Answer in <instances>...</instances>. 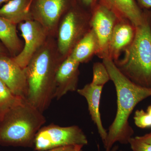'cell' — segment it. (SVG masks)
<instances>
[{
	"label": "cell",
	"mask_w": 151,
	"mask_h": 151,
	"mask_svg": "<svg viewBox=\"0 0 151 151\" xmlns=\"http://www.w3.org/2000/svg\"><path fill=\"white\" fill-rule=\"evenodd\" d=\"M137 137L138 139H140L141 140L151 144V133L146 134L143 135V136H137Z\"/></svg>",
	"instance_id": "obj_24"
},
{
	"label": "cell",
	"mask_w": 151,
	"mask_h": 151,
	"mask_svg": "<svg viewBox=\"0 0 151 151\" xmlns=\"http://www.w3.org/2000/svg\"><path fill=\"white\" fill-rule=\"evenodd\" d=\"M32 2V0L9 1L0 8V17L16 25L33 20L30 10Z\"/></svg>",
	"instance_id": "obj_14"
},
{
	"label": "cell",
	"mask_w": 151,
	"mask_h": 151,
	"mask_svg": "<svg viewBox=\"0 0 151 151\" xmlns=\"http://www.w3.org/2000/svg\"><path fill=\"white\" fill-rule=\"evenodd\" d=\"M16 25L0 17V40L12 57L19 54L23 48L18 36Z\"/></svg>",
	"instance_id": "obj_17"
},
{
	"label": "cell",
	"mask_w": 151,
	"mask_h": 151,
	"mask_svg": "<svg viewBox=\"0 0 151 151\" xmlns=\"http://www.w3.org/2000/svg\"><path fill=\"white\" fill-rule=\"evenodd\" d=\"M32 1H33V0H32Z\"/></svg>",
	"instance_id": "obj_29"
},
{
	"label": "cell",
	"mask_w": 151,
	"mask_h": 151,
	"mask_svg": "<svg viewBox=\"0 0 151 151\" xmlns=\"http://www.w3.org/2000/svg\"><path fill=\"white\" fill-rule=\"evenodd\" d=\"M135 34V27L132 25L124 22L116 24L111 36L109 53L117 55L122 50L129 48Z\"/></svg>",
	"instance_id": "obj_15"
},
{
	"label": "cell",
	"mask_w": 151,
	"mask_h": 151,
	"mask_svg": "<svg viewBox=\"0 0 151 151\" xmlns=\"http://www.w3.org/2000/svg\"><path fill=\"white\" fill-rule=\"evenodd\" d=\"M99 50V43L96 34L92 28L87 32L74 47L69 55L79 63L87 62Z\"/></svg>",
	"instance_id": "obj_16"
},
{
	"label": "cell",
	"mask_w": 151,
	"mask_h": 151,
	"mask_svg": "<svg viewBox=\"0 0 151 151\" xmlns=\"http://www.w3.org/2000/svg\"><path fill=\"white\" fill-rule=\"evenodd\" d=\"M88 144V140L77 126L62 127L50 124L42 127L36 135L34 148L36 151L48 150L65 146Z\"/></svg>",
	"instance_id": "obj_5"
},
{
	"label": "cell",
	"mask_w": 151,
	"mask_h": 151,
	"mask_svg": "<svg viewBox=\"0 0 151 151\" xmlns=\"http://www.w3.org/2000/svg\"><path fill=\"white\" fill-rule=\"evenodd\" d=\"M19 28L24 40V45L21 52L13 59L24 69L35 53L48 39V33L38 22L30 20L19 24Z\"/></svg>",
	"instance_id": "obj_8"
},
{
	"label": "cell",
	"mask_w": 151,
	"mask_h": 151,
	"mask_svg": "<svg viewBox=\"0 0 151 151\" xmlns=\"http://www.w3.org/2000/svg\"><path fill=\"white\" fill-rule=\"evenodd\" d=\"M46 122L43 113L23 98L0 119V145L34 148L36 135Z\"/></svg>",
	"instance_id": "obj_3"
},
{
	"label": "cell",
	"mask_w": 151,
	"mask_h": 151,
	"mask_svg": "<svg viewBox=\"0 0 151 151\" xmlns=\"http://www.w3.org/2000/svg\"><path fill=\"white\" fill-rule=\"evenodd\" d=\"M0 79L13 94L26 99L28 86L24 69L8 56H0Z\"/></svg>",
	"instance_id": "obj_10"
},
{
	"label": "cell",
	"mask_w": 151,
	"mask_h": 151,
	"mask_svg": "<svg viewBox=\"0 0 151 151\" xmlns=\"http://www.w3.org/2000/svg\"><path fill=\"white\" fill-rule=\"evenodd\" d=\"M23 99L13 94L0 79V119L11 108Z\"/></svg>",
	"instance_id": "obj_18"
},
{
	"label": "cell",
	"mask_w": 151,
	"mask_h": 151,
	"mask_svg": "<svg viewBox=\"0 0 151 151\" xmlns=\"http://www.w3.org/2000/svg\"><path fill=\"white\" fill-rule=\"evenodd\" d=\"M103 64L116 88L117 109L116 117L109 128L107 138L103 143L105 150L116 142L129 144L134 131L129 119L138 103L151 96V89L142 87L131 81L119 70L109 56L103 58Z\"/></svg>",
	"instance_id": "obj_1"
},
{
	"label": "cell",
	"mask_w": 151,
	"mask_h": 151,
	"mask_svg": "<svg viewBox=\"0 0 151 151\" xmlns=\"http://www.w3.org/2000/svg\"><path fill=\"white\" fill-rule=\"evenodd\" d=\"M8 1H9V0H0V5H1L3 3L6 2Z\"/></svg>",
	"instance_id": "obj_28"
},
{
	"label": "cell",
	"mask_w": 151,
	"mask_h": 151,
	"mask_svg": "<svg viewBox=\"0 0 151 151\" xmlns=\"http://www.w3.org/2000/svg\"><path fill=\"white\" fill-rule=\"evenodd\" d=\"M111 80L110 76L103 63L97 62L94 63L93 67V78L92 82L105 85Z\"/></svg>",
	"instance_id": "obj_19"
},
{
	"label": "cell",
	"mask_w": 151,
	"mask_h": 151,
	"mask_svg": "<svg viewBox=\"0 0 151 151\" xmlns=\"http://www.w3.org/2000/svg\"><path fill=\"white\" fill-rule=\"evenodd\" d=\"M71 2L72 0H33L30 10L33 19L40 23L50 35L56 30Z\"/></svg>",
	"instance_id": "obj_9"
},
{
	"label": "cell",
	"mask_w": 151,
	"mask_h": 151,
	"mask_svg": "<svg viewBox=\"0 0 151 151\" xmlns=\"http://www.w3.org/2000/svg\"><path fill=\"white\" fill-rule=\"evenodd\" d=\"M87 21L85 13L73 3L62 17L57 45L60 54L64 59L87 32Z\"/></svg>",
	"instance_id": "obj_6"
},
{
	"label": "cell",
	"mask_w": 151,
	"mask_h": 151,
	"mask_svg": "<svg viewBox=\"0 0 151 151\" xmlns=\"http://www.w3.org/2000/svg\"><path fill=\"white\" fill-rule=\"evenodd\" d=\"M105 151H122L119 148V146L117 145L113 146L109 150H105Z\"/></svg>",
	"instance_id": "obj_27"
},
{
	"label": "cell",
	"mask_w": 151,
	"mask_h": 151,
	"mask_svg": "<svg viewBox=\"0 0 151 151\" xmlns=\"http://www.w3.org/2000/svg\"><path fill=\"white\" fill-rule=\"evenodd\" d=\"M134 122L136 126L141 129L151 127V104L145 111L143 109L138 110L135 112Z\"/></svg>",
	"instance_id": "obj_20"
},
{
	"label": "cell",
	"mask_w": 151,
	"mask_h": 151,
	"mask_svg": "<svg viewBox=\"0 0 151 151\" xmlns=\"http://www.w3.org/2000/svg\"><path fill=\"white\" fill-rule=\"evenodd\" d=\"M81 3L85 6H91L94 4L96 0H80Z\"/></svg>",
	"instance_id": "obj_26"
},
{
	"label": "cell",
	"mask_w": 151,
	"mask_h": 151,
	"mask_svg": "<svg viewBox=\"0 0 151 151\" xmlns=\"http://www.w3.org/2000/svg\"><path fill=\"white\" fill-rule=\"evenodd\" d=\"M129 144L132 151H151V144L141 140L137 137L131 138Z\"/></svg>",
	"instance_id": "obj_21"
},
{
	"label": "cell",
	"mask_w": 151,
	"mask_h": 151,
	"mask_svg": "<svg viewBox=\"0 0 151 151\" xmlns=\"http://www.w3.org/2000/svg\"><path fill=\"white\" fill-rule=\"evenodd\" d=\"M83 147L80 145L65 146L44 151H82Z\"/></svg>",
	"instance_id": "obj_22"
},
{
	"label": "cell",
	"mask_w": 151,
	"mask_h": 151,
	"mask_svg": "<svg viewBox=\"0 0 151 151\" xmlns=\"http://www.w3.org/2000/svg\"><path fill=\"white\" fill-rule=\"evenodd\" d=\"M145 11L142 22L135 27L134 40L125 58L115 63L132 82L151 89V10Z\"/></svg>",
	"instance_id": "obj_4"
},
{
	"label": "cell",
	"mask_w": 151,
	"mask_h": 151,
	"mask_svg": "<svg viewBox=\"0 0 151 151\" xmlns=\"http://www.w3.org/2000/svg\"><path fill=\"white\" fill-rule=\"evenodd\" d=\"M80 64L69 55L61 63L55 76L54 98L59 100L68 92L77 90Z\"/></svg>",
	"instance_id": "obj_11"
},
{
	"label": "cell",
	"mask_w": 151,
	"mask_h": 151,
	"mask_svg": "<svg viewBox=\"0 0 151 151\" xmlns=\"http://www.w3.org/2000/svg\"><path fill=\"white\" fill-rule=\"evenodd\" d=\"M104 86L91 82L89 84H86L83 88L77 90L78 94L86 99L89 114L97 127L103 143L105 142L108 134V132L103 127L100 111L101 94Z\"/></svg>",
	"instance_id": "obj_12"
},
{
	"label": "cell",
	"mask_w": 151,
	"mask_h": 151,
	"mask_svg": "<svg viewBox=\"0 0 151 151\" xmlns=\"http://www.w3.org/2000/svg\"><path fill=\"white\" fill-rule=\"evenodd\" d=\"M119 16L103 0L94 9L90 22L99 43L97 53L103 57V58L109 56V45L111 36Z\"/></svg>",
	"instance_id": "obj_7"
},
{
	"label": "cell",
	"mask_w": 151,
	"mask_h": 151,
	"mask_svg": "<svg viewBox=\"0 0 151 151\" xmlns=\"http://www.w3.org/2000/svg\"><path fill=\"white\" fill-rule=\"evenodd\" d=\"M8 53L9 52L5 47L0 42V56H8Z\"/></svg>",
	"instance_id": "obj_25"
},
{
	"label": "cell",
	"mask_w": 151,
	"mask_h": 151,
	"mask_svg": "<svg viewBox=\"0 0 151 151\" xmlns=\"http://www.w3.org/2000/svg\"><path fill=\"white\" fill-rule=\"evenodd\" d=\"M64 59L57 43L48 38L24 69L28 86L26 99L42 113L54 98L55 76Z\"/></svg>",
	"instance_id": "obj_2"
},
{
	"label": "cell",
	"mask_w": 151,
	"mask_h": 151,
	"mask_svg": "<svg viewBox=\"0 0 151 151\" xmlns=\"http://www.w3.org/2000/svg\"><path fill=\"white\" fill-rule=\"evenodd\" d=\"M140 6L143 9H151V0H137Z\"/></svg>",
	"instance_id": "obj_23"
},
{
	"label": "cell",
	"mask_w": 151,
	"mask_h": 151,
	"mask_svg": "<svg viewBox=\"0 0 151 151\" xmlns=\"http://www.w3.org/2000/svg\"><path fill=\"white\" fill-rule=\"evenodd\" d=\"M120 17L128 19L134 27L142 23L145 17V9H142L136 0H103Z\"/></svg>",
	"instance_id": "obj_13"
}]
</instances>
